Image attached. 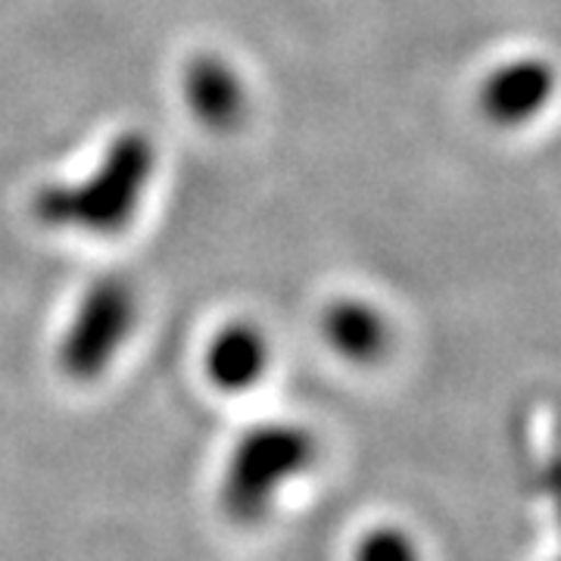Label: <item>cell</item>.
Segmentation results:
<instances>
[{"label":"cell","mask_w":561,"mask_h":561,"mask_svg":"<svg viewBox=\"0 0 561 561\" xmlns=\"http://www.w3.org/2000/svg\"><path fill=\"white\" fill-rule=\"evenodd\" d=\"M153 169L157 147L150 135L140 128H128L106 144L91 175L72 184H41L32 197V213L44 228L54 231H84L94 238H113L138 216Z\"/></svg>","instance_id":"1"},{"label":"cell","mask_w":561,"mask_h":561,"mask_svg":"<svg viewBox=\"0 0 561 561\" xmlns=\"http://www.w3.org/2000/svg\"><path fill=\"white\" fill-rule=\"evenodd\" d=\"M319 459V440L294 421H265L243 431L221 471V512L241 527L268 518L284 483L297 481Z\"/></svg>","instance_id":"2"},{"label":"cell","mask_w":561,"mask_h":561,"mask_svg":"<svg viewBox=\"0 0 561 561\" xmlns=\"http://www.w3.org/2000/svg\"><path fill=\"white\" fill-rule=\"evenodd\" d=\"M138 321L135 287L119 275H103L84 294L62 331L57 365L69 381H98L119 356Z\"/></svg>","instance_id":"3"},{"label":"cell","mask_w":561,"mask_h":561,"mask_svg":"<svg viewBox=\"0 0 561 561\" xmlns=\"http://www.w3.org/2000/svg\"><path fill=\"white\" fill-rule=\"evenodd\" d=\"M561 69L546 54H515L493 62L474 88V110L493 131H524L556 106Z\"/></svg>","instance_id":"4"},{"label":"cell","mask_w":561,"mask_h":561,"mask_svg":"<svg viewBox=\"0 0 561 561\" xmlns=\"http://www.w3.org/2000/svg\"><path fill=\"white\" fill-rule=\"evenodd\" d=\"M321 337L350 365H378L393 350V324L378 302L337 297L321 312Z\"/></svg>","instance_id":"5"},{"label":"cell","mask_w":561,"mask_h":561,"mask_svg":"<svg viewBox=\"0 0 561 561\" xmlns=\"http://www.w3.org/2000/svg\"><path fill=\"white\" fill-rule=\"evenodd\" d=\"M272 346L253 321L234 319L221 324L203 350L206 381L219 393H247L268 375Z\"/></svg>","instance_id":"6"},{"label":"cell","mask_w":561,"mask_h":561,"mask_svg":"<svg viewBox=\"0 0 561 561\" xmlns=\"http://www.w3.org/2000/svg\"><path fill=\"white\" fill-rule=\"evenodd\" d=\"M181 98L187 103L191 116L213 131L238 128L247 113V91L241 76L219 54H197L187 60L181 72Z\"/></svg>","instance_id":"7"},{"label":"cell","mask_w":561,"mask_h":561,"mask_svg":"<svg viewBox=\"0 0 561 561\" xmlns=\"http://www.w3.org/2000/svg\"><path fill=\"white\" fill-rule=\"evenodd\" d=\"M356 556L365 561H409L419 556V546L402 527L381 524L362 537L359 546H356Z\"/></svg>","instance_id":"8"}]
</instances>
